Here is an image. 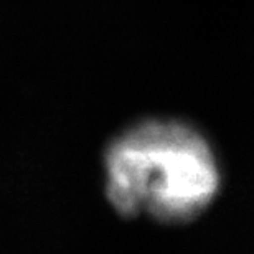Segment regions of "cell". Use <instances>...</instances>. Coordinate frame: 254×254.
Masks as SVG:
<instances>
[{
  "mask_svg": "<svg viewBox=\"0 0 254 254\" xmlns=\"http://www.w3.org/2000/svg\"><path fill=\"white\" fill-rule=\"evenodd\" d=\"M106 196L124 218L164 225L198 218L220 187L216 159L200 132L179 121L147 119L127 127L104 152Z\"/></svg>",
  "mask_w": 254,
  "mask_h": 254,
  "instance_id": "1",
  "label": "cell"
}]
</instances>
